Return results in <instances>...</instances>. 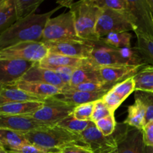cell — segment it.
Segmentation results:
<instances>
[{
	"instance_id": "cell-1",
	"label": "cell",
	"mask_w": 153,
	"mask_h": 153,
	"mask_svg": "<svg viewBox=\"0 0 153 153\" xmlns=\"http://www.w3.org/2000/svg\"><path fill=\"white\" fill-rule=\"evenodd\" d=\"M60 8L61 6H58L49 12L34 13L16 20L0 35V51L23 42H41L46 22Z\"/></svg>"
},
{
	"instance_id": "cell-2",
	"label": "cell",
	"mask_w": 153,
	"mask_h": 153,
	"mask_svg": "<svg viewBox=\"0 0 153 153\" xmlns=\"http://www.w3.org/2000/svg\"><path fill=\"white\" fill-rule=\"evenodd\" d=\"M25 135L28 143L40 148L46 153H59L61 149L71 145L87 146L80 134L57 125L38 128Z\"/></svg>"
},
{
	"instance_id": "cell-3",
	"label": "cell",
	"mask_w": 153,
	"mask_h": 153,
	"mask_svg": "<svg viewBox=\"0 0 153 153\" xmlns=\"http://www.w3.org/2000/svg\"><path fill=\"white\" fill-rule=\"evenodd\" d=\"M93 51L89 59L94 67L107 66H146L134 48L116 49L101 40L93 42Z\"/></svg>"
},
{
	"instance_id": "cell-4",
	"label": "cell",
	"mask_w": 153,
	"mask_h": 153,
	"mask_svg": "<svg viewBox=\"0 0 153 153\" xmlns=\"http://www.w3.org/2000/svg\"><path fill=\"white\" fill-rule=\"evenodd\" d=\"M73 13L76 33L82 40L97 42L100 40L96 32V26L102 13V8L93 0L75 1L70 7Z\"/></svg>"
},
{
	"instance_id": "cell-5",
	"label": "cell",
	"mask_w": 153,
	"mask_h": 153,
	"mask_svg": "<svg viewBox=\"0 0 153 153\" xmlns=\"http://www.w3.org/2000/svg\"><path fill=\"white\" fill-rule=\"evenodd\" d=\"M67 40H83L79 37L76 33L74 16L71 10L61 13L54 18L51 17L46 22L41 43Z\"/></svg>"
},
{
	"instance_id": "cell-6",
	"label": "cell",
	"mask_w": 153,
	"mask_h": 153,
	"mask_svg": "<svg viewBox=\"0 0 153 153\" xmlns=\"http://www.w3.org/2000/svg\"><path fill=\"white\" fill-rule=\"evenodd\" d=\"M134 29L133 18L128 11H117L108 8L102 9L96 26V32L100 39L110 33L128 32L134 31Z\"/></svg>"
},
{
	"instance_id": "cell-7",
	"label": "cell",
	"mask_w": 153,
	"mask_h": 153,
	"mask_svg": "<svg viewBox=\"0 0 153 153\" xmlns=\"http://www.w3.org/2000/svg\"><path fill=\"white\" fill-rule=\"evenodd\" d=\"M117 124L114 136L117 149L113 153H153V147L146 146L142 130L125 124Z\"/></svg>"
},
{
	"instance_id": "cell-8",
	"label": "cell",
	"mask_w": 153,
	"mask_h": 153,
	"mask_svg": "<svg viewBox=\"0 0 153 153\" xmlns=\"http://www.w3.org/2000/svg\"><path fill=\"white\" fill-rule=\"evenodd\" d=\"M49 55L41 42H23L0 51V59H16L38 63Z\"/></svg>"
},
{
	"instance_id": "cell-9",
	"label": "cell",
	"mask_w": 153,
	"mask_h": 153,
	"mask_svg": "<svg viewBox=\"0 0 153 153\" xmlns=\"http://www.w3.org/2000/svg\"><path fill=\"white\" fill-rule=\"evenodd\" d=\"M75 108V106L51 97L46 99L43 105L30 117L40 122L56 125L61 120L72 114Z\"/></svg>"
},
{
	"instance_id": "cell-10",
	"label": "cell",
	"mask_w": 153,
	"mask_h": 153,
	"mask_svg": "<svg viewBox=\"0 0 153 153\" xmlns=\"http://www.w3.org/2000/svg\"><path fill=\"white\" fill-rule=\"evenodd\" d=\"M128 12L134 21V32L153 37V10L147 0H128Z\"/></svg>"
},
{
	"instance_id": "cell-11",
	"label": "cell",
	"mask_w": 153,
	"mask_h": 153,
	"mask_svg": "<svg viewBox=\"0 0 153 153\" xmlns=\"http://www.w3.org/2000/svg\"><path fill=\"white\" fill-rule=\"evenodd\" d=\"M49 54L64 55L75 58L87 59L91 57L93 51V42L67 40V41L47 42L44 43Z\"/></svg>"
},
{
	"instance_id": "cell-12",
	"label": "cell",
	"mask_w": 153,
	"mask_h": 153,
	"mask_svg": "<svg viewBox=\"0 0 153 153\" xmlns=\"http://www.w3.org/2000/svg\"><path fill=\"white\" fill-rule=\"evenodd\" d=\"M80 135L85 144L94 153H113L117 149L114 134L110 136L103 135L92 121Z\"/></svg>"
},
{
	"instance_id": "cell-13",
	"label": "cell",
	"mask_w": 153,
	"mask_h": 153,
	"mask_svg": "<svg viewBox=\"0 0 153 153\" xmlns=\"http://www.w3.org/2000/svg\"><path fill=\"white\" fill-rule=\"evenodd\" d=\"M35 63L16 59H0V84L10 86L27 73Z\"/></svg>"
},
{
	"instance_id": "cell-14",
	"label": "cell",
	"mask_w": 153,
	"mask_h": 153,
	"mask_svg": "<svg viewBox=\"0 0 153 153\" xmlns=\"http://www.w3.org/2000/svg\"><path fill=\"white\" fill-rule=\"evenodd\" d=\"M51 126L54 125L40 122L30 116L0 114V128L13 130L25 134L34 130Z\"/></svg>"
},
{
	"instance_id": "cell-15",
	"label": "cell",
	"mask_w": 153,
	"mask_h": 153,
	"mask_svg": "<svg viewBox=\"0 0 153 153\" xmlns=\"http://www.w3.org/2000/svg\"><path fill=\"white\" fill-rule=\"evenodd\" d=\"M144 67L143 65L107 66L97 67V70L102 83L116 85L128 78L134 76Z\"/></svg>"
},
{
	"instance_id": "cell-16",
	"label": "cell",
	"mask_w": 153,
	"mask_h": 153,
	"mask_svg": "<svg viewBox=\"0 0 153 153\" xmlns=\"http://www.w3.org/2000/svg\"><path fill=\"white\" fill-rule=\"evenodd\" d=\"M135 91V81L134 76L117 84L103 97L102 100L112 114L120 106L124 100Z\"/></svg>"
},
{
	"instance_id": "cell-17",
	"label": "cell",
	"mask_w": 153,
	"mask_h": 153,
	"mask_svg": "<svg viewBox=\"0 0 153 153\" xmlns=\"http://www.w3.org/2000/svg\"><path fill=\"white\" fill-rule=\"evenodd\" d=\"M22 81L28 82H37L46 84L63 89L66 86L59 76L52 70L40 67L37 63L22 76Z\"/></svg>"
},
{
	"instance_id": "cell-18",
	"label": "cell",
	"mask_w": 153,
	"mask_h": 153,
	"mask_svg": "<svg viewBox=\"0 0 153 153\" xmlns=\"http://www.w3.org/2000/svg\"><path fill=\"white\" fill-rule=\"evenodd\" d=\"M107 92H81V91H61V94L53 97L54 98L69 105L79 106L80 105L93 102L102 100Z\"/></svg>"
},
{
	"instance_id": "cell-19",
	"label": "cell",
	"mask_w": 153,
	"mask_h": 153,
	"mask_svg": "<svg viewBox=\"0 0 153 153\" xmlns=\"http://www.w3.org/2000/svg\"><path fill=\"white\" fill-rule=\"evenodd\" d=\"M10 87L18 88L21 91L45 100L55 97L61 93V89L52 85L37 82H28L22 80L18 81Z\"/></svg>"
},
{
	"instance_id": "cell-20",
	"label": "cell",
	"mask_w": 153,
	"mask_h": 153,
	"mask_svg": "<svg viewBox=\"0 0 153 153\" xmlns=\"http://www.w3.org/2000/svg\"><path fill=\"white\" fill-rule=\"evenodd\" d=\"M46 100L10 86L4 87L0 91V107L4 105L15 102L33 101L44 102Z\"/></svg>"
},
{
	"instance_id": "cell-21",
	"label": "cell",
	"mask_w": 153,
	"mask_h": 153,
	"mask_svg": "<svg viewBox=\"0 0 153 153\" xmlns=\"http://www.w3.org/2000/svg\"><path fill=\"white\" fill-rule=\"evenodd\" d=\"M44 104V102H21L0 107V114L31 116Z\"/></svg>"
},
{
	"instance_id": "cell-22",
	"label": "cell",
	"mask_w": 153,
	"mask_h": 153,
	"mask_svg": "<svg viewBox=\"0 0 153 153\" xmlns=\"http://www.w3.org/2000/svg\"><path fill=\"white\" fill-rule=\"evenodd\" d=\"M88 58L82 59V58H75L70 57L64 56V55H54L49 54L43 60L37 63L40 67L43 68L49 69L51 67H81L83 64L88 62Z\"/></svg>"
},
{
	"instance_id": "cell-23",
	"label": "cell",
	"mask_w": 153,
	"mask_h": 153,
	"mask_svg": "<svg viewBox=\"0 0 153 153\" xmlns=\"http://www.w3.org/2000/svg\"><path fill=\"white\" fill-rule=\"evenodd\" d=\"M27 143H29L23 133L0 128V144L6 151H16Z\"/></svg>"
},
{
	"instance_id": "cell-24",
	"label": "cell",
	"mask_w": 153,
	"mask_h": 153,
	"mask_svg": "<svg viewBox=\"0 0 153 153\" xmlns=\"http://www.w3.org/2000/svg\"><path fill=\"white\" fill-rule=\"evenodd\" d=\"M146 123V108L140 100L134 99V104L128 107V115L123 124L143 130Z\"/></svg>"
},
{
	"instance_id": "cell-25",
	"label": "cell",
	"mask_w": 153,
	"mask_h": 153,
	"mask_svg": "<svg viewBox=\"0 0 153 153\" xmlns=\"http://www.w3.org/2000/svg\"><path fill=\"white\" fill-rule=\"evenodd\" d=\"M86 82H102L97 67L91 64L89 59L86 64L76 69L69 85L75 86Z\"/></svg>"
},
{
	"instance_id": "cell-26",
	"label": "cell",
	"mask_w": 153,
	"mask_h": 153,
	"mask_svg": "<svg viewBox=\"0 0 153 153\" xmlns=\"http://www.w3.org/2000/svg\"><path fill=\"white\" fill-rule=\"evenodd\" d=\"M16 20L14 0H0V35Z\"/></svg>"
},
{
	"instance_id": "cell-27",
	"label": "cell",
	"mask_w": 153,
	"mask_h": 153,
	"mask_svg": "<svg viewBox=\"0 0 153 153\" xmlns=\"http://www.w3.org/2000/svg\"><path fill=\"white\" fill-rule=\"evenodd\" d=\"M137 46L134 47L143 62L153 66V37L143 34H136Z\"/></svg>"
},
{
	"instance_id": "cell-28",
	"label": "cell",
	"mask_w": 153,
	"mask_h": 153,
	"mask_svg": "<svg viewBox=\"0 0 153 153\" xmlns=\"http://www.w3.org/2000/svg\"><path fill=\"white\" fill-rule=\"evenodd\" d=\"M134 78L135 81V91L153 93V66H145Z\"/></svg>"
},
{
	"instance_id": "cell-29",
	"label": "cell",
	"mask_w": 153,
	"mask_h": 153,
	"mask_svg": "<svg viewBox=\"0 0 153 153\" xmlns=\"http://www.w3.org/2000/svg\"><path fill=\"white\" fill-rule=\"evenodd\" d=\"M43 1V0H14L16 19L19 20L34 14Z\"/></svg>"
},
{
	"instance_id": "cell-30",
	"label": "cell",
	"mask_w": 153,
	"mask_h": 153,
	"mask_svg": "<svg viewBox=\"0 0 153 153\" xmlns=\"http://www.w3.org/2000/svg\"><path fill=\"white\" fill-rule=\"evenodd\" d=\"M132 35L128 32L110 33L100 40L105 44L116 48H131V39Z\"/></svg>"
},
{
	"instance_id": "cell-31",
	"label": "cell",
	"mask_w": 153,
	"mask_h": 153,
	"mask_svg": "<svg viewBox=\"0 0 153 153\" xmlns=\"http://www.w3.org/2000/svg\"><path fill=\"white\" fill-rule=\"evenodd\" d=\"M114 85H107V84L102 83V82H86L80 85L70 86L66 85L61 91H81V92H108Z\"/></svg>"
},
{
	"instance_id": "cell-32",
	"label": "cell",
	"mask_w": 153,
	"mask_h": 153,
	"mask_svg": "<svg viewBox=\"0 0 153 153\" xmlns=\"http://www.w3.org/2000/svg\"><path fill=\"white\" fill-rule=\"evenodd\" d=\"M91 121H81L75 118L73 114H70L56 124L58 126L64 128L71 132L80 134L90 125Z\"/></svg>"
},
{
	"instance_id": "cell-33",
	"label": "cell",
	"mask_w": 153,
	"mask_h": 153,
	"mask_svg": "<svg viewBox=\"0 0 153 153\" xmlns=\"http://www.w3.org/2000/svg\"><path fill=\"white\" fill-rule=\"evenodd\" d=\"M134 99L140 100L146 108V123L153 120V93L135 91Z\"/></svg>"
},
{
	"instance_id": "cell-34",
	"label": "cell",
	"mask_w": 153,
	"mask_h": 153,
	"mask_svg": "<svg viewBox=\"0 0 153 153\" xmlns=\"http://www.w3.org/2000/svg\"><path fill=\"white\" fill-rule=\"evenodd\" d=\"M97 128L105 136H110L114 133L117 127L114 114L108 115L95 123Z\"/></svg>"
},
{
	"instance_id": "cell-35",
	"label": "cell",
	"mask_w": 153,
	"mask_h": 153,
	"mask_svg": "<svg viewBox=\"0 0 153 153\" xmlns=\"http://www.w3.org/2000/svg\"><path fill=\"white\" fill-rule=\"evenodd\" d=\"M100 8H108L117 11L126 12L128 10V0H93Z\"/></svg>"
},
{
	"instance_id": "cell-36",
	"label": "cell",
	"mask_w": 153,
	"mask_h": 153,
	"mask_svg": "<svg viewBox=\"0 0 153 153\" xmlns=\"http://www.w3.org/2000/svg\"><path fill=\"white\" fill-rule=\"evenodd\" d=\"M95 102L76 106L73 112L75 118L81 121H91Z\"/></svg>"
},
{
	"instance_id": "cell-37",
	"label": "cell",
	"mask_w": 153,
	"mask_h": 153,
	"mask_svg": "<svg viewBox=\"0 0 153 153\" xmlns=\"http://www.w3.org/2000/svg\"><path fill=\"white\" fill-rule=\"evenodd\" d=\"M111 112L109 110L108 106L106 105L105 103L103 102L102 99L100 100H97L95 102L94 105V111H93L92 117H91V121L95 123L100 120L111 114Z\"/></svg>"
},
{
	"instance_id": "cell-38",
	"label": "cell",
	"mask_w": 153,
	"mask_h": 153,
	"mask_svg": "<svg viewBox=\"0 0 153 153\" xmlns=\"http://www.w3.org/2000/svg\"><path fill=\"white\" fill-rule=\"evenodd\" d=\"M76 68L75 67H51L49 70H52L55 72L60 79H61L65 85H69L71 81L72 76L73 73L76 70Z\"/></svg>"
},
{
	"instance_id": "cell-39",
	"label": "cell",
	"mask_w": 153,
	"mask_h": 153,
	"mask_svg": "<svg viewBox=\"0 0 153 153\" xmlns=\"http://www.w3.org/2000/svg\"><path fill=\"white\" fill-rule=\"evenodd\" d=\"M142 131L143 140L146 146L153 147V120L146 123Z\"/></svg>"
},
{
	"instance_id": "cell-40",
	"label": "cell",
	"mask_w": 153,
	"mask_h": 153,
	"mask_svg": "<svg viewBox=\"0 0 153 153\" xmlns=\"http://www.w3.org/2000/svg\"><path fill=\"white\" fill-rule=\"evenodd\" d=\"M59 153H94L88 146L81 145H71L64 148Z\"/></svg>"
},
{
	"instance_id": "cell-41",
	"label": "cell",
	"mask_w": 153,
	"mask_h": 153,
	"mask_svg": "<svg viewBox=\"0 0 153 153\" xmlns=\"http://www.w3.org/2000/svg\"><path fill=\"white\" fill-rule=\"evenodd\" d=\"M16 153H46L43 149L31 143H27L24 146H21L19 149L16 151H12Z\"/></svg>"
},
{
	"instance_id": "cell-42",
	"label": "cell",
	"mask_w": 153,
	"mask_h": 153,
	"mask_svg": "<svg viewBox=\"0 0 153 153\" xmlns=\"http://www.w3.org/2000/svg\"><path fill=\"white\" fill-rule=\"evenodd\" d=\"M75 1H73V0H63V1H57V3L59 4V6L65 7H68V8H70L71 6L73 5V4Z\"/></svg>"
},
{
	"instance_id": "cell-43",
	"label": "cell",
	"mask_w": 153,
	"mask_h": 153,
	"mask_svg": "<svg viewBox=\"0 0 153 153\" xmlns=\"http://www.w3.org/2000/svg\"><path fill=\"white\" fill-rule=\"evenodd\" d=\"M0 153H7V151L1 146V144H0Z\"/></svg>"
},
{
	"instance_id": "cell-44",
	"label": "cell",
	"mask_w": 153,
	"mask_h": 153,
	"mask_svg": "<svg viewBox=\"0 0 153 153\" xmlns=\"http://www.w3.org/2000/svg\"><path fill=\"white\" fill-rule=\"evenodd\" d=\"M147 1H148V2H149V4H150L151 7H152V10H153V0H147Z\"/></svg>"
},
{
	"instance_id": "cell-45",
	"label": "cell",
	"mask_w": 153,
	"mask_h": 153,
	"mask_svg": "<svg viewBox=\"0 0 153 153\" xmlns=\"http://www.w3.org/2000/svg\"><path fill=\"white\" fill-rule=\"evenodd\" d=\"M4 85H1V84H0V91H1V90L2 89V88H4Z\"/></svg>"
},
{
	"instance_id": "cell-46",
	"label": "cell",
	"mask_w": 153,
	"mask_h": 153,
	"mask_svg": "<svg viewBox=\"0 0 153 153\" xmlns=\"http://www.w3.org/2000/svg\"><path fill=\"white\" fill-rule=\"evenodd\" d=\"M7 153H16V152H12V151H7Z\"/></svg>"
},
{
	"instance_id": "cell-47",
	"label": "cell",
	"mask_w": 153,
	"mask_h": 153,
	"mask_svg": "<svg viewBox=\"0 0 153 153\" xmlns=\"http://www.w3.org/2000/svg\"></svg>"
}]
</instances>
